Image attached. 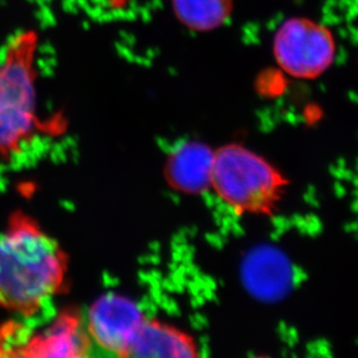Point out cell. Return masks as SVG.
<instances>
[{"label": "cell", "instance_id": "obj_1", "mask_svg": "<svg viewBox=\"0 0 358 358\" xmlns=\"http://www.w3.org/2000/svg\"><path fill=\"white\" fill-rule=\"evenodd\" d=\"M68 261L34 220L15 215L0 231V305L33 315L59 294Z\"/></svg>", "mask_w": 358, "mask_h": 358}, {"label": "cell", "instance_id": "obj_2", "mask_svg": "<svg viewBox=\"0 0 358 358\" xmlns=\"http://www.w3.org/2000/svg\"><path fill=\"white\" fill-rule=\"evenodd\" d=\"M38 44L34 31L15 35L0 61V155L15 152L34 132Z\"/></svg>", "mask_w": 358, "mask_h": 358}, {"label": "cell", "instance_id": "obj_3", "mask_svg": "<svg viewBox=\"0 0 358 358\" xmlns=\"http://www.w3.org/2000/svg\"><path fill=\"white\" fill-rule=\"evenodd\" d=\"M213 185L234 209L267 211L278 199L284 180L264 158L240 145L215 153Z\"/></svg>", "mask_w": 358, "mask_h": 358}, {"label": "cell", "instance_id": "obj_4", "mask_svg": "<svg viewBox=\"0 0 358 358\" xmlns=\"http://www.w3.org/2000/svg\"><path fill=\"white\" fill-rule=\"evenodd\" d=\"M273 52L278 66L292 78L312 80L334 63L336 42L324 24L308 17L284 21L275 33Z\"/></svg>", "mask_w": 358, "mask_h": 358}, {"label": "cell", "instance_id": "obj_5", "mask_svg": "<svg viewBox=\"0 0 358 358\" xmlns=\"http://www.w3.org/2000/svg\"><path fill=\"white\" fill-rule=\"evenodd\" d=\"M83 319L92 356L125 357L145 317L138 305L128 298L108 294L83 312Z\"/></svg>", "mask_w": 358, "mask_h": 358}, {"label": "cell", "instance_id": "obj_6", "mask_svg": "<svg viewBox=\"0 0 358 358\" xmlns=\"http://www.w3.org/2000/svg\"><path fill=\"white\" fill-rule=\"evenodd\" d=\"M298 276L289 259L271 246L255 247L241 262L243 285L259 301L283 299L297 284Z\"/></svg>", "mask_w": 358, "mask_h": 358}, {"label": "cell", "instance_id": "obj_7", "mask_svg": "<svg viewBox=\"0 0 358 358\" xmlns=\"http://www.w3.org/2000/svg\"><path fill=\"white\" fill-rule=\"evenodd\" d=\"M17 356L26 357H87L92 347L83 313L64 312L49 327L24 340Z\"/></svg>", "mask_w": 358, "mask_h": 358}, {"label": "cell", "instance_id": "obj_8", "mask_svg": "<svg viewBox=\"0 0 358 358\" xmlns=\"http://www.w3.org/2000/svg\"><path fill=\"white\" fill-rule=\"evenodd\" d=\"M215 152L201 143H185L173 152L167 176L176 189L185 193L206 192L213 185Z\"/></svg>", "mask_w": 358, "mask_h": 358}, {"label": "cell", "instance_id": "obj_9", "mask_svg": "<svg viewBox=\"0 0 358 358\" xmlns=\"http://www.w3.org/2000/svg\"><path fill=\"white\" fill-rule=\"evenodd\" d=\"M128 356L131 357H195L196 348L181 331L157 321H143Z\"/></svg>", "mask_w": 358, "mask_h": 358}, {"label": "cell", "instance_id": "obj_10", "mask_svg": "<svg viewBox=\"0 0 358 358\" xmlns=\"http://www.w3.org/2000/svg\"><path fill=\"white\" fill-rule=\"evenodd\" d=\"M176 19L190 31L206 33L227 24L234 0H172Z\"/></svg>", "mask_w": 358, "mask_h": 358}, {"label": "cell", "instance_id": "obj_11", "mask_svg": "<svg viewBox=\"0 0 358 358\" xmlns=\"http://www.w3.org/2000/svg\"><path fill=\"white\" fill-rule=\"evenodd\" d=\"M14 328L5 327L0 329V356H14L17 355V352L14 350L13 343L14 334L17 331H14Z\"/></svg>", "mask_w": 358, "mask_h": 358}]
</instances>
